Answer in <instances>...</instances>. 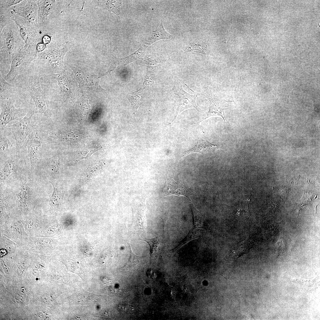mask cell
Returning <instances> with one entry per match:
<instances>
[{"mask_svg": "<svg viewBox=\"0 0 320 320\" xmlns=\"http://www.w3.org/2000/svg\"><path fill=\"white\" fill-rule=\"evenodd\" d=\"M209 101V111L206 117L203 120L212 116H218L221 117L223 119L224 122H228L224 113V109L227 107V103L231 101H227L213 94L206 93L202 94Z\"/></svg>", "mask_w": 320, "mask_h": 320, "instance_id": "8fae6325", "label": "cell"}, {"mask_svg": "<svg viewBox=\"0 0 320 320\" xmlns=\"http://www.w3.org/2000/svg\"><path fill=\"white\" fill-rule=\"evenodd\" d=\"M50 183L53 186V190L52 194L50 199V202L52 208L59 207L63 202L64 194L55 188L53 184Z\"/></svg>", "mask_w": 320, "mask_h": 320, "instance_id": "cb8c5ba5", "label": "cell"}, {"mask_svg": "<svg viewBox=\"0 0 320 320\" xmlns=\"http://www.w3.org/2000/svg\"><path fill=\"white\" fill-rule=\"evenodd\" d=\"M38 7V23L41 24L46 21L48 15L53 10L55 0H36Z\"/></svg>", "mask_w": 320, "mask_h": 320, "instance_id": "9a60e30c", "label": "cell"}, {"mask_svg": "<svg viewBox=\"0 0 320 320\" xmlns=\"http://www.w3.org/2000/svg\"><path fill=\"white\" fill-rule=\"evenodd\" d=\"M35 111L29 110L26 115L16 123L7 126V129L12 134L16 142V149L19 150L26 138L37 128L32 125L31 120Z\"/></svg>", "mask_w": 320, "mask_h": 320, "instance_id": "3957f363", "label": "cell"}, {"mask_svg": "<svg viewBox=\"0 0 320 320\" xmlns=\"http://www.w3.org/2000/svg\"><path fill=\"white\" fill-rule=\"evenodd\" d=\"M9 20L10 19L8 16L4 14H0V31L10 23V21Z\"/></svg>", "mask_w": 320, "mask_h": 320, "instance_id": "f546056e", "label": "cell"}, {"mask_svg": "<svg viewBox=\"0 0 320 320\" xmlns=\"http://www.w3.org/2000/svg\"><path fill=\"white\" fill-rule=\"evenodd\" d=\"M46 48V45L43 44L41 41L37 43L36 47L35 55L36 57L38 53L43 51Z\"/></svg>", "mask_w": 320, "mask_h": 320, "instance_id": "1f68e13d", "label": "cell"}, {"mask_svg": "<svg viewBox=\"0 0 320 320\" xmlns=\"http://www.w3.org/2000/svg\"><path fill=\"white\" fill-rule=\"evenodd\" d=\"M0 11L5 10L11 6L20 3L21 0H4L0 1Z\"/></svg>", "mask_w": 320, "mask_h": 320, "instance_id": "4316f807", "label": "cell"}, {"mask_svg": "<svg viewBox=\"0 0 320 320\" xmlns=\"http://www.w3.org/2000/svg\"><path fill=\"white\" fill-rule=\"evenodd\" d=\"M221 147L220 145L212 143L208 141L204 136H202L199 138L196 144L193 147L184 152L183 156H185L191 153H194L202 154L211 153L221 148Z\"/></svg>", "mask_w": 320, "mask_h": 320, "instance_id": "4fadbf2b", "label": "cell"}, {"mask_svg": "<svg viewBox=\"0 0 320 320\" xmlns=\"http://www.w3.org/2000/svg\"><path fill=\"white\" fill-rule=\"evenodd\" d=\"M150 73V71L147 70L146 75L145 77V80L143 87H145L147 86L152 85L154 83L153 76L154 73Z\"/></svg>", "mask_w": 320, "mask_h": 320, "instance_id": "83f0119b", "label": "cell"}, {"mask_svg": "<svg viewBox=\"0 0 320 320\" xmlns=\"http://www.w3.org/2000/svg\"><path fill=\"white\" fill-rule=\"evenodd\" d=\"M144 88L142 87L135 92L125 94L126 97L131 104L134 113L137 112L139 107L142 103L141 99Z\"/></svg>", "mask_w": 320, "mask_h": 320, "instance_id": "ffe728a7", "label": "cell"}, {"mask_svg": "<svg viewBox=\"0 0 320 320\" xmlns=\"http://www.w3.org/2000/svg\"><path fill=\"white\" fill-rule=\"evenodd\" d=\"M11 17L18 27L20 35L25 42L24 48L29 51L35 53L38 37L37 31L33 25L25 19L13 16Z\"/></svg>", "mask_w": 320, "mask_h": 320, "instance_id": "8992f818", "label": "cell"}, {"mask_svg": "<svg viewBox=\"0 0 320 320\" xmlns=\"http://www.w3.org/2000/svg\"><path fill=\"white\" fill-rule=\"evenodd\" d=\"M0 98V130L1 132L9 122L14 120H20L29 111L27 108H16L11 99L7 97Z\"/></svg>", "mask_w": 320, "mask_h": 320, "instance_id": "5b68a950", "label": "cell"}, {"mask_svg": "<svg viewBox=\"0 0 320 320\" xmlns=\"http://www.w3.org/2000/svg\"><path fill=\"white\" fill-rule=\"evenodd\" d=\"M38 7L36 0H28L25 5L15 6L11 12L19 15L33 25L37 24Z\"/></svg>", "mask_w": 320, "mask_h": 320, "instance_id": "7c38bea8", "label": "cell"}, {"mask_svg": "<svg viewBox=\"0 0 320 320\" xmlns=\"http://www.w3.org/2000/svg\"><path fill=\"white\" fill-rule=\"evenodd\" d=\"M166 196L175 195L189 198L193 195L190 188L184 185L170 179L167 181L164 189Z\"/></svg>", "mask_w": 320, "mask_h": 320, "instance_id": "5bb4252c", "label": "cell"}, {"mask_svg": "<svg viewBox=\"0 0 320 320\" xmlns=\"http://www.w3.org/2000/svg\"><path fill=\"white\" fill-rule=\"evenodd\" d=\"M189 205L192 215L193 228L186 237L180 242L178 245L173 249V250H177L191 241L200 237L203 228L201 214L191 201L189 202Z\"/></svg>", "mask_w": 320, "mask_h": 320, "instance_id": "30bf717a", "label": "cell"}, {"mask_svg": "<svg viewBox=\"0 0 320 320\" xmlns=\"http://www.w3.org/2000/svg\"><path fill=\"white\" fill-rule=\"evenodd\" d=\"M14 29L13 25L10 22L0 31V38L3 41L0 49V60L9 64L21 49L17 46Z\"/></svg>", "mask_w": 320, "mask_h": 320, "instance_id": "7a4b0ae2", "label": "cell"}, {"mask_svg": "<svg viewBox=\"0 0 320 320\" xmlns=\"http://www.w3.org/2000/svg\"><path fill=\"white\" fill-rule=\"evenodd\" d=\"M0 98L6 97L8 94L11 93L13 89V86L4 79L0 72Z\"/></svg>", "mask_w": 320, "mask_h": 320, "instance_id": "484cf974", "label": "cell"}, {"mask_svg": "<svg viewBox=\"0 0 320 320\" xmlns=\"http://www.w3.org/2000/svg\"><path fill=\"white\" fill-rule=\"evenodd\" d=\"M40 76L36 74L30 78L28 82L27 91L35 105V113L47 118L49 116V110L45 96L40 84Z\"/></svg>", "mask_w": 320, "mask_h": 320, "instance_id": "6da1fadb", "label": "cell"}, {"mask_svg": "<svg viewBox=\"0 0 320 320\" xmlns=\"http://www.w3.org/2000/svg\"><path fill=\"white\" fill-rule=\"evenodd\" d=\"M67 51L65 45L51 46L36 55V58L48 61L51 66L56 68L59 67L63 61Z\"/></svg>", "mask_w": 320, "mask_h": 320, "instance_id": "9c48e42d", "label": "cell"}, {"mask_svg": "<svg viewBox=\"0 0 320 320\" xmlns=\"http://www.w3.org/2000/svg\"><path fill=\"white\" fill-rule=\"evenodd\" d=\"M96 6L112 12L118 16L120 15L121 0L94 1Z\"/></svg>", "mask_w": 320, "mask_h": 320, "instance_id": "ac0fdd59", "label": "cell"}, {"mask_svg": "<svg viewBox=\"0 0 320 320\" xmlns=\"http://www.w3.org/2000/svg\"><path fill=\"white\" fill-rule=\"evenodd\" d=\"M148 46L144 45L131 55L121 58H115L111 69L118 65L125 66L135 60L142 59L144 56Z\"/></svg>", "mask_w": 320, "mask_h": 320, "instance_id": "2e32d148", "label": "cell"}, {"mask_svg": "<svg viewBox=\"0 0 320 320\" xmlns=\"http://www.w3.org/2000/svg\"><path fill=\"white\" fill-rule=\"evenodd\" d=\"M50 162V165L52 169L55 172H57L60 169V163L57 159L52 158Z\"/></svg>", "mask_w": 320, "mask_h": 320, "instance_id": "f1b7e54d", "label": "cell"}, {"mask_svg": "<svg viewBox=\"0 0 320 320\" xmlns=\"http://www.w3.org/2000/svg\"><path fill=\"white\" fill-rule=\"evenodd\" d=\"M207 42L201 40L185 47L183 50L185 52H192L205 54L207 50Z\"/></svg>", "mask_w": 320, "mask_h": 320, "instance_id": "7402d4cb", "label": "cell"}, {"mask_svg": "<svg viewBox=\"0 0 320 320\" xmlns=\"http://www.w3.org/2000/svg\"><path fill=\"white\" fill-rule=\"evenodd\" d=\"M165 39L173 40L174 38L165 30L163 23L161 22L153 31L151 36L145 41L144 45L148 47L156 41Z\"/></svg>", "mask_w": 320, "mask_h": 320, "instance_id": "e0dca14e", "label": "cell"}, {"mask_svg": "<svg viewBox=\"0 0 320 320\" xmlns=\"http://www.w3.org/2000/svg\"><path fill=\"white\" fill-rule=\"evenodd\" d=\"M15 146L14 143L7 136L4 135L3 131L0 132V153L1 157L6 155Z\"/></svg>", "mask_w": 320, "mask_h": 320, "instance_id": "44dd1931", "label": "cell"}, {"mask_svg": "<svg viewBox=\"0 0 320 320\" xmlns=\"http://www.w3.org/2000/svg\"><path fill=\"white\" fill-rule=\"evenodd\" d=\"M36 58L35 53L29 51L24 47L21 48L13 58L10 63V68L4 79L13 81L18 75L22 73L31 62Z\"/></svg>", "mask_w": 320, "mask_h": 320, "instance_id": "277c9868", "label": "cell"}, {"mask_svg": "<svg viewBox=\"0 0 320 320\" xmlns=\"http://www.w3.org/2000/svg\"><path fill=\"white\" fill-rule=\"evenodd\" d=\"M318 205H319V204H318V205H316V213H315V214H316V208H317V206H318Z\"/></svg>", "mask_w": 320, "mask_h": 320, "instance_id": "836d02e7", "label": "cell"}, {"mask_svg": "<svg viewBox=\"0 0 320 320\" xmlns=\"http://www.w3.org/2000/svg\"><path fill=\"white\" fill-rule=\"evenodd\" d=\"M51 40V37L48 35H44L41 39V42L46 45L49 44Z\"/></svg>", "mask_w": 320, "mask_h": 320, "instance_id": "d6a6232c", "label": "cell"}, {"mask_svg": "<svg viewBox=\"0 0 320 320\" xmlns=\"http://www.w3.org/2000/svg\"><path fill=\"white\" fill-rule=\"evenodd\" d=\"M32 195L30 188L25 183H23L20 192L17 194V197L19 202H25L30 200Z\"/></svg>", "mask_w": 320, "mask_h": 320, "instance_id": "d4e9b609", "label": "cell"}, {"mask_svg": "<svg viewBox=\"0 0 320 320\" xmlns=\"http://www.w3.org/2000/svg\"><path fill=\"white\" fill-rule=\"evenodd\" d=\"M119 309L122 312H126L132 311L134 310L132 306L127 304H121L118 306Z\"/></svg>", "mask_w": 320, "mask_h": 320, "instance_id": "4dcf8cb0", "label": "cell"}, {"mask_svg": "<svg viewBox=\"0 0 320 320\" xmlns=\"http://www.w3.org/2000/svg\"><path fill=\"white\" fill-rule=\"evenodd\" d=\"M17 160L14 158L8 159L4 164L1 173V180H5L10 178L17 168Z\"/></svg>", "mask_w": 320, "mask_h": 320, "instance_id": "d6986e66", "label": "cell"}, {"mask_svg": "<svg viewBox=\"0 0 320 320\" xmlns=\"http://www.w3.org/2000/svg\"><path fill=\"white\" fill-rule=\"evenodd\" d=\"M140 240L145 241L148 244L150 248L151 255L152 258H154L156 257L158 252V248L162 243L161 236H159L156 238L151 239H140Z\"/></svg>", "mask_w": 320, "mask_h": 320, "instance_id": "603a6c76", "label": "cell"}, {"mask_svg": "<svg viewBox=\"0 0 320 320\" xmlns=\"http://www.w3.org/2000/svg\"><path fill=\"white\" fill-rule=\"evenodd\" d=\"M182 82V80L178 78L174 79L173 91L179 98L176 116L189 108H194L198 111L199 110L196 103V95H191L185 92L183 87Z\"/></svg>", "mask_w": 320, "mask_h": 320, "instance_id": "ba28073f", "label": "cell"}, {"mask_svg": "<svg viewBox=\"0 0 320 320\" xmlns=\"http://www.w3.org/2000/svg\"><path fill=\"white\" fill-rule=\"evenodd\" d=\"M43 135L41 131L36 128L28 136L26 146L28 149L31 169L41 158L44 138Z\"/></svg>", "mask_w": 320, "mask_h": 320, "instance_id": "52a82bcc", "label": "cell"}]
</instances>
